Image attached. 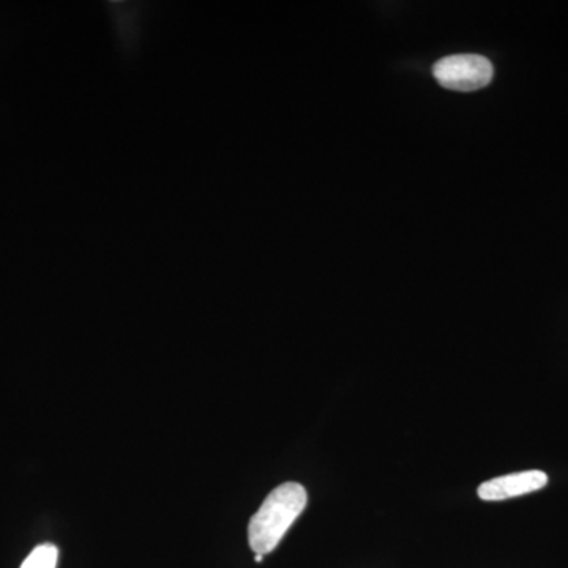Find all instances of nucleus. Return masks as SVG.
Masks as SVG:
<instances>
[{
    "label": "nucleus",
    "mask_w": 568,
    "mask_h": 568,
    "mask_svg": "<svg viewBox=\"0 0 568 568\" xmlns=\"http://www.w3.org/2000/svg\"><path fill=\"white\" fill-rule=\"evenodd\" d=\"M306 489L301 484L287 481L271 493L250 519L248 544L256 555H268L278 547L295 519L305 510Z\"/></svg>",
    "instance_id": "1"
},
{
    "label": "nucleus",
    "mask_w": 568,
    "mask_h": 568,
    "mask_svg": "<svg viewBox=\"0 0 568 568\" xmlns=\"http://www.w3.org/2000/svg\"><path fill=\"white\" fill-rule=\"evenodd\" d=\"M433 77L450 91L474 92L487 88L495 77V69L484 55H447L433 65Z\"/></svg>",
    "instance_id": "2"
},
{
    "label": "nucleus",
    "mask_w": 568,
    "mask_h": 568,
    "mask_svg": "<svg viewBox=\"0 0 568 568\" xmlns=\"http://www.w3.org/2000/svg\"><path fill=\"white\" fill-rule=\"evenodd\" d=\"M548 476L544 470H523L485 481L477 489L481 500H507L511 497L529 495L547 487Z\"/></svg>",
    "instance_id": "3"
},
{
    "label": "nucleus",
    "mask_w": 568,
    "mask_h": 568,
    "mask_svg": "<svg viewBox=\"0 0 568 568\" xmlns=\"http://www.w3.org/2000/svg\"><path fill=\"white\" fill-rule=\"evenodd\" d=\"M59 549L55 545L43 544L33 548L20 568H58Z\"/></svg>",
    "instance_id": "4"
},
{
    "label": "nucleus",
    "mask_w": 568,
    "mask_h": 568,
    "mask_svg": "<svg viewBox=\"0 0 568 568\" xmlns=\"http://www.w3.org/2000/svg\"><path fill=\"white\" fill-rule=\"evenodd\" d=\"M263 559H264V556H263V555H256V556H254V560H256V562H263Z\"/></svg>",
    "instance_id": "5"
}]
</instances>
